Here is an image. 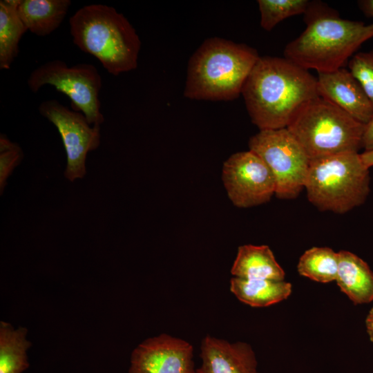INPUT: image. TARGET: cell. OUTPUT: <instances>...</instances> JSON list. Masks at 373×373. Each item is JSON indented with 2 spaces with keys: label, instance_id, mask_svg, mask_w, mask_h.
I'll return each mask as SVG.
<instances>
[{
  "label": "cell",
  "instance_id": "6da1fadb",
  "mask_svg": "<svg viewBox=\"0 0 373 373\" xmlns=\"http://www.w3.org/2000/svg\"><path fill=\"white\" fill-rule=\"evenodd\" d=\"M251 122L260 130L287 128L319 96L317 78L283 57H260L242 93Z\"/></svg>",
  "mask_w": 373,
  "mask_h": 373
},
{
  "label": "cell",
  "instance_id": "7a4b0ae2",
  "mask_svg": "<svg viewBox=\"0 0 373 373\" xmlns=\"http://www.w3.org/2000/svg\"><path fill=\"white\" fill-rule=\"evenodd\" d=\"M305 15L307 27L285 46L284 56L306 70L326 73L343 68L373 37V23L341 19L321 3L310 2Z\"/></svg>",
  "mask_w": 373,
  "mask_h": 373
},
{
  "label": "cell",
  "instance_id": "3957f363",
  "mask_svg": "<svg viewBox=\"0 0 373 373\" xmlns=\"http://www.w3.org/2000/svg\"><path fill=\"white\" fill-rule=\"evenodd\" d=\"M259 57L257 50L246 44L219 37L206 39L189 61L184 97L214 101L237 98Z\"/></svg>",
  "mask_w": 373,
  "mask_h": 373
},
{
  "label": "cell",
  "instance_id": "277c9868",
  "mask_svg": "<svg viewBox=\"0 0 373 373\" xmlns=\"http://www.w3.org/2000/svg\"><path fill=\"white\" fill-rule=\"evenodd\" d=\"M69 24L73 43L97 59L110 74L137 68L141 41L128 19L114 8L83 6L70 17Z\"/></svg>",
  "mask_w": 373,
  "mask_h": 373
},
{
  "label": "cell",
  "instance_id": "5b68a950",
  "mask_svg": "<svg viewBox=\"0 0 373 373\" xmlns=\"http://www.w3.org/2000/svg\"><path fill=\"white\" fill-rule=\"evenodd\" d=\"M370 184L360 153H347L311 159L305 189L319 210L343 214L365 202Z\"/></svg>",
  "mask_w": 373,
  "mask_h": 373
},
{
  "label": "cell",
  "instance_id": "8992f818",
  "mask_svg": "<svg viewBox=\"0 0 373 373\" xmlns=\"http://www.w3.org/2000/svg\"><path fill=\"white\" fill-rule=\"evenodd\" d=\"M364 126L334 103L318 96L299 111L287 129L311 160L358 153Z\"/></svg>",
  "mask_w": 373,
  "mask_h": 373
},
{
  "label": "cell",
  "instance_id": "52a82bcc",
  "mask_svg": "<svg viewBox=\"0 0 373 373\" xmlns=\"http://www.w3.org/2000/svg\"><path fill=\"white\" fill-rule=\"evenodd\" d=\"M27 83L32 93L46 85L53 86L70 99L73 109L83 113L91 126L104 122L99 99L102 80L93 65L82 63L68 67L63 61H50L32 70Z\"/></svg>",
  "mask_w": 373,
  "mask_h": 373
},
{
  "label": "cell",
  "instance_id": "ba28073f",
  "mask_svg": "<svg viewBox=\"0 0 373 373\" xmlns=\"http://www.w3.org/2000/svg\"><path fill=\"white\" fill-rule=\"evenodd\" d=\"M249 148L271 170L277 198L298 196L305 188L310 159L287 128L260 130L249 139Z\"/></svg>",
  "mask_w": 373,
  "mask_h": 373
},
{
  "label": "cell",
  "instance_id": "9c48e42d",
  "mask_svg": "<svg viewBox=\"0 0 373 373\" xmlns=\"http://www.w3.org/2000/svg\"><path fill=\"white\" fill-rule=\"evenodd\" d=\"M38 109L61 137L67 157L65 178L70 182L82 178L86 174L88 153L100 144V126H91L83 113L70 110L56 99L41 102Z\"/></svg>",
  "mask_w": 373,
  "mask_h": 373
},
{
  "label": "cell",
  "instance_id": "30bf717a",
  "mask_svg": "<svg viewBox=\"0 0 373 373\" xmlns=\"http://www.w3.org/2000/svg\"><path fill=\"white\" fill-rule=\"evenodd\" d=\"M222 177L229 198L240 208L266 203L276 192L271 170L251 151L231 155L224 163Z\"/></svg>",
  "mask_w": 373,
  "mask_h": 373
},
{
  "label": "cell",
  "instance_id": "8fae6325",
  "mask_svg": "<svg viewBox=\"0 0 373 373\" xmlns=\"http://www.w3.org/2000/svg\"><path fill=\"white\" fill-rule=\"evenodd\" d=\"M128 373H196L193 347L166 334L149 338L132 352Z\"/></svg>",
  "mask_w": 373,
  "mask_h": 373
},
{
  "label": "cell",
  "instance_id": "7c38bea8",
  "mask_svg": "<svg viewBox=\"0 0 373 373\" xmlns=\"http://www.w3.org/2000/svg\"><path fill=\"white\" fill-rule=\"evenodd\" d=\"M319 96L330 101L365 124L373 117V104L349 69L318 73Z\"/></svg>",
  "mask_w": 373,
  "mask_h": 373
},
{
  "label": "cell",
  "instance_id": "4fadbf2b",
  "mask_svg": "<svg viewBox=\"0 0 373 373\" xmlns=\"http://www.w3.org/2000/svg\"><path fill=\"white\" fill-rule=\"evenodd\" d=\"M200 356L196 373H259L256 354L245 342L229 343L208 335L202 341Z\"/></svg>",
  "mask_w": 373,
  "mask_h": 373
},
{
  "label": "cell",
  "instance_id": "5bb4252c",
  "mask_svg": "<svg viewBox=\"0 0 373 373\" xmlns=\"http://www.w3.org/2000/svg\"><path fill=\"white\" fill-rule=\"evenodd\" d=\"M338 254L336 281L338 286L355 305L373 301V271L356 254L342 250Z\"/></svg>",
  "mask_w": 373,
  "mask_h": 373
},
{
  "label": "cell",
  "instance_id": "9a60e30c",
  "mask_svg": "<svg viewBox=\"0 0 373 373\" xmlns=\"http://www.w3.org/2000/svg\"><path fill=\"white\" fill-rule=\"evenodd\" d=\"M231 273L247 280H284L285 275L268 246L253 245L238 247Z\"/></svg>",
  "mask_w": 373,
  "mask_h": 373
},
{
  "label": "cell",
  "instance_id": "2e32d148",
  "mask_svg": "<svg viewBox=\"0 0 373 373\" xmlns=\"http://www.w3.org/2000/svg\"><path fill=\"white\" fill-rule=\"evenodd\" d=\"M70 5V0H21L17 12L28 30L44 37L59 27Z\"/></svg>",
  "mask_w": 373,
  "mask_h": 373
},
{
  "label": "cell",
  "instance_id": "e0dca14e",
  "mask_svg": "<svg viewBox=\"0 0 373 373\" xmlns=\"http://www.w3.org/2000/svg\"><path fill=\"white\" fill-rule=\"evenodd\" d=\"M230 290L242 303L255 307H267L287 299L291 285L285 280H247L232 277Z\"/></svg>",
  "mask_w": 373,
  "mask_h": 373
},
{
  "label": "cell",
  "instance_id": "ac0fdd59",
  "mask_svg": "<svg viewBox=\"0 0 373 373\" xmlns=\"http://www.w3.org/2000/svg\"><path fill=\"white\" fill-rule=\"evenodd\" d=\"M21 0L0 1V69L10 68L19 54V44L28 30L17 8Z\"/></svg>",
  "mask_w": 373,
  "mask_h": 373
},
{
  "label": "cell",
  "instance_id": "d6986e66",
  "mask_svg": "<svg viewBox=\"0 0 373 373\" xmlns=\"http://www.w3.org/2000/svg\"><path fill=\"white\" fill-rule=\"evenodd\" d=\"M26 335V328L14 329L9 323L0 322V373H22L29 367L27 351L31 343Z\"/></svg>",
  "mask_w": 373,
  "mask_h": 373
},
{
  "label": "cell",
  "instance_id": "ffe728a7",
  "mask_svg": "<svg viewBox=\"0 0 373 373\" xmlns=\"http://www.w3.org/2000/svg\"><path fill=\"white\" fill-rule=\"evenodd\" d=\"M338 267V252L329 247H316L305 251L297 265L300 275L323 283L336 280Z\"/></svg>",
  "mask_w": 373,
  "mask_h": 373
},
{
  "label": "cell",
  "instance_id": "44dd1931",
  "mask_svg": "<svg viewBox=\"0 0 373 373\" xmlns=\"http://www.w3.org/2000/svg\"><path fill=\"white\" fill-rule=\"evenodd\" d=\"M260 26L271 30L278 23L290 17L305 14L310 1L308 0H258Z\"/></svg>",
  "mask_w": 373,
  "mask_h": 373
},
{
  "label": "cell",
  "instance_id": "7402d4cb",
  "mask_svg": "<svg viewBox=\"0 0 373 373\" xmlns=\"http://www.w3.org/2000/svg\"><path fill=\"white\" fill-rule=\"evenodd\" d=\"M348 67L373 104V49L355 53L348 61Z\"/></svg>",
  "mask_w": 373,
  "mask_h": 373
},
{
  "label": "cell",
  "instance_id": "603a6c76",
  "mask_svg": "<svg viewBox=\"0 0 373 373\" xmlns=\"http://www.w3.org/2000/svg\"><path fill=\"white\" fill-rule=\"evenodd\" d=\"M23 157V151L19 145L12 150L0 153L1 194L4 191L8 178L12 174L14 169L20 164Z\"/></svg>",
  "mask_w": 373,
  "mask_h": 373
},
{
  "label": "cell",
  "instance_id": "cb8c5ba5",
  "mask_svg": "<svg viewBox=\"0 0 373 373\" xmlns=\"http://www.w3.org/2000/svg\"><path fill=\"white\" fill-rule=\"evenodd\" d=\"M362 148L364 149V151H373V117L364 126Z\"/></svg>",
  "mask_w": 373,
  "mask_h": 373
},
{
  "label": "cell",
  "instance_id": "d4e9b609",
  "mask_svg": "<svg viewBox=\"0 0 373 373\" xmlns=\"http://www.w3.org/2000/svg\"><path fill=\"white\" fill-rule=\"evenodd\" d=\"M358 5L365 16L373 18V0H361Z\"/></svg>",
  "mask_w": 373,
  "mask_h": 373
},
{
  "label": "cell",
  "instance_id": "484cf974",
  "mask_svg": "<svg viewBox=\"0 0 373 373\" xmlns=\"http://www.w3.org/2000/svg\"><path fill=\"white\" fill-rule=\"evenodd\" d=\"M17 143L11 142L5 135H1L0 137V153H3L12 150L17 147Z\"/></svg>",
  "mask_w": 373,
  "mask_h": 373
},
{
  "label": "cell",
  "instance_id": "4316f807",
  "mask_svg": "<svg viewBox=\"0 0 373 373\" xmlns=\"http://www.w3.org/2000/svg\"><path fill=\"white\" fill-rule=\"evenodd\" d=\"M365 325L370 339L373 342V306L366 317Z\"/></svg>",
  "mask_w": 373,
  "mask_h": 373
},
{
  "label": "cell",
  "instance_id": "83f0119b",
  "mask_svg": "<svg viewBox=\"0 0 373 373\" xmlns=\"http://www.w3.org/2000/svg\"><path fill=\"white\" fill-rule=\"evenodd\" d=\"M363 164L369 169L373 166V151H364L360 153Z\"/></svg>",
  "mask_w": 373,
  "mask_h": 373
}]
</instances>
